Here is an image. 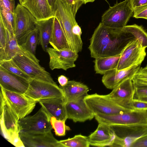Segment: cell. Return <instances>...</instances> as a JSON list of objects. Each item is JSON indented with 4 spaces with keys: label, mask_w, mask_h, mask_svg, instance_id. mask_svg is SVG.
<instances>
[{
    "label": "cell",
    "mask_w": 147,
    "mask_h": 147,
    "mask_svg": "<svg viewBox=\"0 0 147 147\" xmlns=\"http://www.w3.org/2000/svg\"><path fill=\"white\" fill-rule=\"evenodd\" d=\"M122 29L108 27L100 22L90 39L88 48L91 57L95 59L121 54L129 42L135 39Z\"/></svg>",
    "instance_id": "obj_1"
},
{
    "label": "cell",
    "mask_w": 147,
    "mask_h": 147,
    "mask_svg": "<svg viewBox=\"0 0 147 147\" xmlns=\"http://www.w3.org/2000/svg\"><path fill=\"white\" fill-rule=\"evenodd\" d=\"M53 12L63 29L71 49L78 53L81 52L83 43L81 37L73 33V29L78 23L71 9L63 0H56Z\"/></svg>",
    "instance_id": "obj_2"
},
{
    "label": "cell",
    "mask_w": 147,
    "mask_h": 147,
    "mask_svg": "<svg viewBox=\"0 0 147 147\" xmlns=\"http://www.w3.org/2000/svg\"><path fill=\"white\" fill-rule=\"evenodd\" d=\"M1 129L4 137L17 147H25L19 136L17 115L0 94Z\"/></svg>",
    "instance_id": "obj_3"
},
{
    "label": "cell",
    "mask_w": 147,
    "mask_h": 147,
    "mask_svg": "<svg viewBox=\"0 0 147 147\" xmlns=\"http://www.w3.org/2000/svg\"><path fill=\"white\" fill-rule=\"evenodd\" d=\"M22 48V51L12 59L20 68L32 79L56 83L51 74L40 65L35 55Z\"/></svg>",
    "instance_id": "obj_4"
},
{
    "label": "cell",
    "mask_w": 147,
    "mask_h": 147,
    "mask_svg": "<svg viewBox=\"0 0 147 147\" xmlns=\"http://www.w3.org/2000/svg\"><path fill=\"white\" fill-rule=\"evenodd\" d=\"M133 14V10L128 0L115 4L105 12L102 16L101 23L111 28L122 29Z\"/></svg>",
    "instance_id": "obj_5"
},
{
    "label": "cell",
    "mask_w": 147,
    "mask_h": 147,
    "mask_svg": "<svg viewBox=\"0 0 147 147\" xmlns=\"http://www.w3.org/2000/svg\"><path fill=\"white\" fill-rule=\"evenodd\" d=\"M87 105L94 114L111 115L121 114L131 110L116 103L107 95L95 93L84 98Z\"/></svg>",
    "instance_id": "obj_6"
},
{
    "label": "cell",
    "mask_w": 147,
    "mask_h": 147,
    "mask_svg": "<svg viewBox=\"0 0 147 147\" xmlns=\"http://www.w3.org/2000/svg\"><path fill=\"white\" fill-rule=\"evenodd\" d=\"M110 126L113 130L115 136L111 147H131L138 139L147 135V125Z\"/></svg>",
    "instance_id": "obj_7"
},
{
    "label": "cell",
    "mask_w": 147,
    "mask_h": 147,
    "mask_svg": "<svg viewBox=\"0 0 147 147\" xmlns=\"http://www.w3.org/2000/svg\"><path fill=\"white\" fill-rule=\"evenodd\" d=\"M51 117L41 107L34 115L19 120V133L35 134L45 133L53 129Z\"/></svg>",
    "instance_id": "obj_8"
},
{
    "label": "cell",
    "mask_w": 147,
    "mask_h": 147,
    "mask_svg": "<svg viewBox=\"0 0 147 147\" xmlns=\"http://www.w3.org/2000/svg\"><path fill=\"white\" fill-rule=\"evenodd\" d=\"M98 123L114 125H147V111L131 110L121 114L111 115H96Z\"/></svg>",
    "instance_id": "obj_9"
},
{
    "label": "cell",
    "mask_w": 147,
    "mask_h": 147,
    "mask_svg": "<svg viewBox=\"0 0 147 147\" xmlns=\"http://www.w3.org/2000/svg\"><path fill=\"white\" fill-rule=\"evenodd\" d=\"M24 94L37 102L43 99L65 96L63 90L56 83L34 79L30 81L28 88Z\"/></svg>",
    "instance_id": "obj_10"
},
{
    "label": "cell",
    "mask_w": 147,
    "mask_h": 147,
    "mask_svg": "<svg viewBox=\"0 0 147 147\" xmlns=\"http://www.w3.org/2000/svg\"><path fill=\"white\" fill-rule=\"evenodd\" d=\"M13 14L16 25L15 35L19 44L21 45L28 35L36 28L37 20L25 7L20 3L15 7Z\"/></svg>",
    "instance_id": "obj_11"
},
{
    "label": "cell",
    "mask_w": 147,
    "mask_h": 147,
    "mask_svg": "<svg viewBox=\"0 0 147 147\" xmlns=\"http://www.w3.org/2000/svg\"><path fill=\"white\" fill-rule=\"evenodd\" d=\"M0 94L18 117L21 119L30 113L37 102L24 94L5 89L0 86Z\"/></svg>",
    "instance_id": "obj_12"
},
{
    "label": "cell",
    "mask_w": 147,
    "mask_h": 147,
    "mask_svg": "<svg viewBox=\"0 0 147 147\" xmlns=\"http://www.w3.org/2000/svg\"><path fill=\"white\" fill-rule=\"evenodd\" d=\"M145 49L137 39L131 41L121 53L116 69L120 70L141 65L146 55Z\"/></svg>",
    "instance_id": "obj_13"
},
{
    "label": "cell",
    "mask_w": 147,
    "mask_h": 147,
    "mask_svg": "<svg viewBox=\"0 0 147 147\" xmlns=\"http://www.w3.org/2000/svg\"><path fill=\"white\" fill-rule=\"evenodd\" d=\"M86 96L66 101L65 106L68 119L76 122L91 120L94 115L84 100Z\"/></svg>",
    "instance_id": "obj_14"
},
{
    "label": "cell",
    "mask_w": 147,
    "mask_h": 147,
    "mask_svg": "<svg viewBox=\"0 0 147 147\" xmlns=\"http://www.w3.org/2000/svg\"><path fill=\"white\" fill-rule=\"evenodd\" d=\"M19 136L25 147H63L51 131L35 134L20 133Z\"/></svg>",
    "instance_id": "obj_15"
},
{
    "label": "cell",
    "mask_w": 147,
    "mask_h": 147,
    "mask_svg": "<svg viewBox=\"0 0 147 147\" xmlns=\"http://www.w3.org/2000/svg\"><path fill=\"white\" fill-rule=\"evenodd\" d=\"M29 82L22 77L0 68V86L5 89L24 94L28 88Z\"/></svg>",
    "instance_id": "obj_16"
},
{
    "label": "cell",
    "mask_w": 147,
    "mask_h": 147,
    "mask_svg": "<svg viewBox=\"0 0 147 147\" xmlns=\"http://www.w3.org/2000/svg\"><path fill=\"white\" fill-rule=\"evenodd\" d=\"M140 67V65H134L121 69H112L103 75L102 82L106 88L113 89L124 80L132 78Z\"/></svg>",
    "instance_id": "obj_17"
},
{
    "label": "cell",
    "mask_w": 147,
    "mask_h": 147,
    "mask_svg": "<svg viewBox=\"0 0 147 147\" xmlns=\"http://www.w3.org/2000/svg\"><path fill=\"white\" fill-rule=\"evenodd\" d=\"M132 78L123 81L107 94L117 104L125 108L126 105L133 98L134 88Z\"/></svg>",
    "instance_id": "obj_18"
},
{
    "label": "cell",
    "mask_w": 147,
    "mask_h": 147,
    "mask_svg": "<svg viewBox=\"0 0 147 147\" xmlns=\"http://www.w3.org/2000/svg\"><path fill=\"white\" fill-rule=\"evenodd\" d=\"M110 126L98 123L96 129L88 136L90 145L95 146L111 147L115 138Z\"/></svg>",
    "instance_id": "obj_19"
},
{
    "label": "cell",
    "mask_w": 147,
    "mask_h": 147,
    "mask_svg": "<svg viewBox=\"0 0 147 147\" xmlns=\"http://www.w3.org/2000/svg\"><path fill=\"white\" fill-rule=\"evenodd\" d=\"M65 96L43 99L38 102L49 115L66 121L68 119Z\"/></svg>",
    "instance_id": "obj_20"
},
{
    "label": "cell",
    "mask_w": 147,
    "mask_h": 147,
    "mask_svg": "<svg viewBox=\"0 0 147 147\" xmlns=\"http://www.w3.org/2000/svg\"><path fill=\"white\" fill-rule=\"evenodd\" d=\"M21 4L30 12L37 21L54 17L52 9L47 0H24Z\"/></svg>",
    "instance_id": "obj_21"
},
{
    "label": "cell",
    "mask_w": 147,
    "mask_h": 147,
    "mask_svg": "<svg viewBox=\"0 0 147 147\" xmlns=\"http://www.w3.org/2000/svg\"><path fill=\"white\" fill-rule=\"evenodd\" d=\"M49 42L53 48L57 50L66 49H71L59 22L55 17L53 18L52 31Z\"/></svg>",
    "instance_id": "obj_22"
},
{
    "label": "cell",
    "mask_w": 147,
    "mask_h": 147,
    "mask_svg": "<svg viewBox=\"0 0 147 147\" xmlns=\"http://www.w3.org/2000/svg\"><path fill=\"white\" fill-rule=\"evenodd\" d=\"M60 87L63 91L66 101L73 100L86 96L89 90L87 86L74 80L69 81L65 86Z\"/></svg>",
    "instance_id": "obj_23"
},
{
    "label": "cell",
    "mask_w": 147,
    "mask_h": 147,
    "mask_svg": "<svg viewBox=\"0 0 147 147\" xmlns=\"http://www.w3.org/2000/svg\"><path fill=\"white\" fill-rule=\"evenodd\" d=\"M54 17L44 20L36 21V27L38 30L39 43L43 50L45 52L49 44Z\"/></svg>",
    "instance_id": "obj_24"
},
{
    "label": "cell",
    "mask_w": 147,
    "mask_h": 147,
    "mask_svg": "<svg viewBox=\"0 0 147 147\" xmlns=\"http://www.w3.org/2000/svg\"><path fill=\"white\" fill-rule=\"evenodd\" d=\"M46 52L49 56V66L51 70L61 69L66 71L76 66L75 62L60 55L57 53L55 49L53 48L48 47Z\"/></svg>",
    "instance_id": "obj_25"
},
{
    "label": "cell",
    "mask_w": 147,
    "mask_h": 147,
    "mask_svg": "<svg viewBox=\"0 0 147 147\" xmlns=\"http://www.w3.org/2000/svg\"><path fill=\"white\" fill-rule=\"evenodd\" d=\"M121 54L113 56L95 59L94 69L96 73L104 75L112 69H116Z\"/></svg>",
    "instance_id": "obj_26"
},
{
    "label": "cell",
    "mask_w": 147,
    "mask_h": 147,
    "mask_svg": "<svg viewBox=\"0 0 147 147\" xmlns=\"http://www.w3.org/2000/svg\"><path fill=\"white\" fill-rule=\"evenodd\" d=\"M22 50L23 48L19 44L15 35L11 36L8 39L4 54L0 61L12 59Z\"/></svg>",
    "instance_id": "obj_27"
},
{
    "label": "cell",
    "mask_w": 147,
    "mask_h": 147,
    "mask_svg": "<svg viewBox=\"0 0 147 147\" xmlns=\"http://www.w3.org/2000/svg\"><path fill=\"white\" fill-rule=\"evenodd\" d=\"M122 29L125 32L131 34L139 41L143 47H147V32L142 26L135 24L126 25Z\"/></svg>",
    "instance_id": "obj_28"
},
{
    "label": "cell",
    "mask_w": 147,
    "mask_h": 147,
    "mask_svg": "<svg viewBox=\"0 0 147 147\" xmlns=\"http://www.w3.org/2000/svg\"><path fill=\"white\" fill-rule=\"evenodd\" d=\"M59 142L63 147H89L90 145L88 137L80 134Z\"/></svg>",
    "instance_id": "obj_29"
},
{
    "label": "cell",
    "mask_w": 147,
    "mask_h": 147,
    "mask_svg": "<svg viewBox=\"0 0 147 147\" xmlns=\"http://www.w3.org/2000/svg\"><path fill=\"white\" fill-rule=\"evenodd\" d=\"M0 20L11 36L15 35L16 25L13 13L0 8Z\"/></svg>",
    "instance_id": "obj_30"
},
{
    "label": "cell",
    "mask_w": 147,
    "mask_h": 147,
    "mask_svg": "<svg viewBox=\"0 0 147 147\" xmlns=\"http://www.w3.org/2000/svg\"><path fill=\"white\" fill-rule=\"evenodd\" d=\"M38 41V30L36 27L28 35L24 42L20 46L24 49L35 55Z\"/></svg>",
    "instance_id": "obj_31"
},
{
    "label": "cell",
    "mask_w": 147,
    "mask_h": 147,
    "mask_svg": "<svg viewBox=\"0 0 147 147\" xmlns=\"http://www.w3.org/2000/svg\"><path fill=\"white\" fill-rule=\"evenodd\" d=\"M0 68L30 81L32 79L16 64L13 59L0 61Z\"/></svg>",
    "instance_id": "obj_32"
},
{
    "label": "cell",
    "mask_w": 147,
    "mask_h": 147,
    "mask_svg": "<svg viewBox=\"0 0 147 147\" xmlns=\"http://www.w3.org/2000/svg\"><path fill=\"white\" fill-rule=\"evenodd\" d=\"M51 123L56 136H63L65 135L66 131L70 130V128L66 125L65 121L57 119L54 117H51Z\"/></svg>",
    "instance_id": "obj_33"
},
{
    "label": "cell",
    "mask_w": 147,
    "mask_h": 147,
    "mask_svg": "<svg viewBox=\"0 0 147 147\" xmlns=\"http://www.w3.org/2000/svg\"><path fill=\"white\" fill-rule=\"evenodd\" d=\"M132 81L134 85L147 86V65L140 67L133 77Z\"/></svg>",
    "instance_id": "obj_34"
},
{
    "label": "cell",
    "mask_w": 147,
    "mask_h": 147,
    "mask_svg": "<svg viewBox=\"0 0 147 147\" xmlns=\"http://www.w3.org/2000/svg\"><path fill=\"white\" fill-rule=\"evenodd\" d=\"M7 32L0 20V59L3 57L7 42Z\"/></svg>",
    "instance_id": "obj_35"
},
{
    "label": "cell",
    "mask_w": 147,
    "mask_h": 147,
    "mask_svg": "<svg viewBox=\"0 0 147 147\" xmlns=\"http://www.w3.org/2000/svg\"><path fill=\"white\" fill-rule=\"evenodd\" d=\"M126 108L131 110L147 111V102L133 99L126 105Z\"/></svg>",
    "instance_id": "obj_36"
},
{
    "label": "cell",
    "mask_w": 147,
    "mask_h": 147,
    "mask_svg": "<svg viewBox=\"0 0 147 147\" xmlns=\"http://www.w3.org/2000/svg\"><path fill=\"white\" fill-rule=\"evenodd\" d=\"M57 53L66 59L75 62L78 57V53L70 49H64L60 50L56 49Z\"/></svg>",
    "instance_id": "obj_37"
},
{
    "label": "cell",
    "mask_w": 147,
    "mask_h": 147,
    "mask_svg": "<svg viewBox=\"0 0 147 147\" xmlns=\"http://www.w3.org/2000/svg\"><path fill=\"white\" fill-rule=\"evenodd\" d=\"M71 9L75 17L78 10L83 4L81 0H63Z\"/></svg>",
    "instance_id": "obj_38"
},
{
    "label": "cell",
    "mask_w": 147,
    "mask_h": 147,
    "mask_svg": "<svg viewBox=\"0 0 147 147\" xmlns=\"http://www.w3.org/2000/svg\"><path fill=\"white\" fill-rule=\"evenodd\" d=\"M0 8L14 13L15 8V0H0Z\"/></svg>",
    "instance_id": "obj_39"
},
{
    "label": "cell",
    "mask_w": 147,
    "mask_h": 147,
    "mask_svg": "<svg viewBox=\"0 0 147 147\" xmlns=\"http://www.w3.org/2000/svg\"><path fill=\"white\" fill-rule=\"evenodd\" d=\"M133 17L147 20V5L137 8L133 10Z\"/></svg>",
    "instance_id": "obj_40"
},
{
    "label": "cell",
    "mask_w": 147,
    "mask_h": 147,
    "mask_svg": "<svg viewBox=\"0 0 147 147\" xmlns=\"http://www.w3.org/2000/svg\"><path fill=\"white\" fill-rule=\"evenodd\" d=\"M134 93L133 98L147 97V86H141L134 85Z\"/></svg>",
    "instance_id": "obj_41"
},
{
    "label": "cell",
    "mask_w": 147,
    "mask_h": 147,
    "mask_svg": "<svg viewBox=\"0 0 147 147\" xmlns=\"http://www.w3.org/2000/svg\"><path fill=\"white\" fill-rule=\"evenodd\" d=\"M147 147V135L142 136L136 140L131 147Z\"/></svg>",
    "instance_id": "obj_42"
},
{
    "label": "cell",
    "mask_w": 147,
    "mask_h": 147,
    "mask_svg": "<svg viewBox=\"0 0 147 147\" xmlns=\"http://www.w3.org/2000/svg\"><path fill=\"white\" fill-rule=\"evenodd\" d=\"M133 10L147 5V0H128Z\"/></svg>",
    "instance_id": "obj_43"
},
{
    "label": "cell",
    "mask_w": 147,
    "mask_h": 147,
    "mask_svg": "<svg viewBox=\"0 0 147 147\" xmlns=\"http://www.w3.org/2000/svg\"><path fill=\"white\" fill-rule=\"evenodd\" d=\"M58 80L61 87L65 86L69 81L67 77L63 75H61L58 77Z\"/></svg>",
    "instance_id": "obj_44"
},
{
    "label": "cell",
    "mask_w": 147,
    "mask_h": 147,
    "mask_svg": "<svg viewBox=\"0 0 147 147\" xmlns=\"http://www.w3.org/2000/svg\"><path fill=\"white\" fill-rule=\"evenodd\" d=\"M47 1L49 5L52 8L53 11L56 0H47Z\"/></svg>",
    "instance_id": "obj_45"
},
{
    "label": "cell",
    "mask_w": 147,
    "mask_h": 147,
    "mask_svg": "<svg viewBox=\"0 0 147 147\" xmlns=\"http://www.w3.org/2000/svg\"><path fill=\"white\" fill-rule=\"evenodd\" d=\"M133 99L147 102V97H138L133 98Z\"/></svg>",
    "instance_id": "obj_46"
},
{
    "label": "cell",
    "mask_w": 147,
    "mask_h": 147,
    "mask_svg": "<svg viewBox=\"0 0 147 147\" xmlns=\"http://www.w3.org/2000/svg\"><path fill=\"white\" fill-rule=\"evenodd\" d=\"M95 0H81L84 4H86L89 2H93Z\"/></svg>",
    "instance_id": "obj_47"
},
{
    "label": "cell",
    "mask_w": 147,
    "mask_h": 147,
    "mask_svg": "<svg viewBox=\"0 0 147 147\" xmlns=\"http://www.w3.org/2000/svg\"><path fill=\"white\" fill-rule=\"evenodd\" d=\"M20 3L22 4L24 1V0H19Z\"/></svg>",
    "instance_id": "obj_48"
}]
</instances>
